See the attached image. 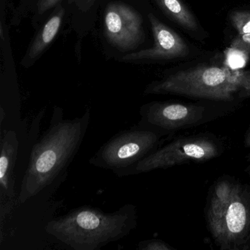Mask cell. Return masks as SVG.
Listing matches in <instances>:
<instances>
[{"label":"cell","mask_w":250,"mask_h":250,"mask_svg":"<svg viewBox=\"0 0 250 250\" xmlns=\"http://www.w3.org/2000/svg\"><path fill=\"white\" fill-rule=\"evenodd\" d=\"M90 112L66 119L55 107L49 128L35 143L21 181L19 202L24 204L67 173L88 129Z\"/></svg>","instance_id":"cell-1"},{"label":"cell","mask_w":250,"mask_h":250,"mask_svg":"<svg viewBox=\"0 0 250 250\" xmlns=\"http://www.w3.org/2000/svg\"><path fill=\"white\" fill-rule=\"evenodd\" d=\"M137 225V207L126 203L109 213L91 206L76 208L49 221L44 229L73 250H98L125 238Z\"/></svg>","instance_id":"cell-2"},{"label":"cell","mask_w":250,"mask_h":250,"mask_svg":"<svg viewBox=\"0 0 250 250\" xmlns=\"http://www.w3.org/2000/svg\"><path fill=\"white\" fill-rule=\"evenodd\" d=\"M208 230L221 250H250V185L224 175L210 186L205 206Z\"/></svg>","instance_id":"cell-3"},{"label":"cell","mask_w":250,"mask_h":250,"mask_svg":"<svg viewBox=\"0 0 250 250\" xmlns=\"http://www.w3.org/2000/svg\"><path fill=\"white\" fill-rule=\"evenodd\" d=\"M144 94L175 95L239 104L250 98V71L228 65H198L153 82Z\"/></svg>","instance_id":"cell-4"},{"label":"cell","mask_w":250,"mask_h":250,"mask_svg":"<svg viewBox=\"0 0 250 250\" xmlns=\"http://www.w3.org/2000/svg\"><path fill=\"white\" fill-rule=\"evenodd\" d=\"M239 104L200 100L194 103L151 102L140 109L137 125L169 139L178 131L198 127L223 118Z\"/></svg>","instance_id":"cell-5"},{"label":"cell","mask_w":250,"mask_h":250,"mask_svg":"<svg viewBox=\"0 0 250 250\" xmlns=\"http://www.w3.org/2000/svg\"><path fill=\"white\" fill-rule=\"evenodd\" d=\"M224 151L223 142L211 133L180 136L125 169L119 177L140 175L185 164L204 163L219 157Z\"/></svg>","instance_id":"cell-6"},{"label":"cell","mask_w":250,"mask_h":250,"mask_svg":"<svg viewBox=\"0 0 250 250\" xmlns=\"http://www.w3.org/2000/svg\"><path fill=\"white\" fill-rule=\"evenodd\" d=\"M166 137L138 125L115 134L89 159L95 167L106 169L119 177L162 146Z\"/></svg>","instance_id":"cell-7"},{"label":"cell","mask_w":250,"mask_h":250,"mask_svg":"<svg viewBox=\"0 0 250 250\" xmlns=\"http://www.w3.org/2000/svg\"><path fill=\"white\" fill-rule=\"evenodd\" d=\"M104 27L108 42L122 52L137 49L146 39L141 14L122 2H111L106 6Z\"/></svg>","instance_id":"cell-8"},{"label":"cell","mask_w":250,"mask_h":250,"mask_svg":"<svg viewBox=\"0 0 250 250\" xmlns=\"http://www.w3.org/2000/svg\"><path fill=\"white\" fill-rule=\"evenodd\" d=\"M148 19L154 39L153 47L128 54L122 58L123 61H169L190 55L189 46L176 32L165 25L153 14H149Z\"/></svg>","instance_id":"cell-9"},{"label":"cell","mask_w":250,"mask_h":250,"mask_svg":"<svg viewBox=\"0 0 250 250\" xmlns=\"http://www.w3.org/2000/svg\"><path fill=\"white\" fill-rule=\"evenodd\" d=\"M20 141L14 131H7L1 140L0 152V188L1 194L8 198L15 195L14 169L18 157Z\"/></svg>","instance_id":"cell-10"},{"label":"cell","mask_w":250,"mask_h":250,"mask_svg":"<svg viewBox=\"0 0 250 250\" xmlns=\"http://www.w3.org/2000/svg\"><path fill=\"white\" fill-rule=\"evenodd\" d=\"M55 8L54 14H52L49 20L38 33L29 47L21 62L23 66H31L42 56V54L47 49L58 35L62 24L65 11L61 3L57 5Z\"/></svg>","instance_id":"cell-11"},{"label":"cell","mask_w":250,"mask_h":250,"mask_svg":"<svg viewBox=\"0 0 250 250\" xmlns=\"http://www.w3.org/2000/svg\"><path fill=\"white\" fill-rule=\"evenodd\" d=\"M164 14L197 39H203L201 26L182 0H155Z\"/></svg>","instance_id":"cell-12"},{"label":"cell","mask_w":250,"mask_h":250,"mask_svg":"<svg viewBox=\"0 0 250 250\" xmlns=\"http://www.w3.org/2000/svg\"><path fill=\"white\" fill-rule=\"evenodd\" d=\"M64 0H38L37 8L39 14H43L61 4ZM68 3L75 5L77 9L86 13L90 11L97 0H66Z\"/></svg>","instance_id":"cell-13"},{"label":"cell","mask_w":250,"mask_h":250,"mask_svg":"<svg viewBox=\"0 0 250 250\" xmlns=\"http://www.w3.org/2000/svg\"><path fill=\"white\" fill-rule=\"evenodd\" d=\"M229 21L238 35L250 33V11H234L229 14Z\"/></svg>","instance_id":"cell-14"},{"label":"cell","mask_w":250,"mask_h":250,"mask_svg":"<svg viewBox=\"0 0 250 250\" xmlns=\"http://www.w3.org/2000/svg\"><path fill=\"white\" fill-rule=\"evenodd\" d=\"M137 250H175L176 249L160 239L145 240L139 243Z\"/></svg>","instance_id":"cell-15"},{"label":"cell","mask_w":250,"mask_h":250,"mask_svg":"<svg viewBox=\"0 0 250 250\" xmlns=\"http://www.w3.org/2000/svg\"><path fill=\"white\" fill-rule=\"evenodd\" d=\"M230 49L250 54V33L238 35L234 38L230 43Z\"/></svg>","instance_id":"cell-16"},{"label":"cell","mask_w":250,"mask_h":250,"mask_svg":"<svg viewBox=\"0 0 250 250\" xmlns=\"http://www.w3.org/2000/svg\"><path fill=\"white\" fill-rule=\"evenodd\" d=\"M244 146L247 149L248 154H247V159H248L249 168L250 170V127L246 131L244 134Z\"/></svg>","instance_id":"cell-17"}]
</instances>
